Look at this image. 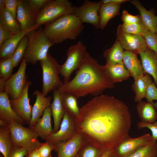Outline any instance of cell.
I'll return each mask as SVG.
<instances>
[{"mask_svg":"<svg viewBox=\"0 0 157 157\" xmlns=\"http://www.w3.org/2000/svg\"><path fill=\"white\" fill-rule=\"evenodd\" d=\"M0 120L9 124L16 122L23 125L26 124L12 108L9 96L5 92H0Z\"/></svg>","mask_w":157,"mask_h":157,"instance_id":"obj_18","label":"cell"},{"mask_svg":"<svg viewBox=\"0 0 157 157\" xmlns=\"http://www.w3.org/2000/svg\"><path fill=\"white\" fill-rule=\"evenodd\" d=\"M19 0H5V8L16 20V15Z\"/></svg>","mask_w":157,"mask_h":157,"instance_id":"obj_44","label":"cell"},{"mask_svg":"<svg viewBox=\"0 0 157 157\" xmlns=\"http://www.w3.org/2000/svg\"><path fill=\"white\" fill-rule=\"evenodd\" d=\"M16 19L22 31L30 30L37 24L35 22V17L30 10L27 0H18Z\"/></svg>","mask_w":157,"mask_h":157,"instance_id":"obj_17","label":"cell"},{"mask_svg":"<svg viewBox=\"0 0 157 157\" xmlns=\"http://www.w3.org/2000/svg\"><path fill=\"white\" fill-rule=\"evenodd\" d=\"M5 8V0H0V10Z\"/></svg>","mask_w":157,"mask_h":157,"instance_id":"obj_50","label":"cell"},{"mask_svg":"<svg viewBox=\"0 0 157 157\" xmlns=\"http://www.w3.org/2000/svg\"><path fill=\"white\" fill-rule=\"evenodd\" d=\"M28 41L23 59L33 65L46 59L49 48L54 44L46 37L41 26L28 34Z\"/></svg>","mask_w":157,"mask_h":157,"instance_id":"obj_4","label":"cell"},{"mask_svg":"<svg viewBox=\"0 0 157 157\" xmlns=\"http://www.w3.org/2000/svg\"><path fill=\"white\" fill-rule=\"evenodd\" d=\"M103 67L106 75L113 84L126 80L131 76L123 62L116 64L106 63Z\"/></svg>","mask_w":157,"mask_h":157,"instance_id":"obj_23","label":"cell"},{"mask_svg":"<svg viewBox=\"0 0 157 157\" xmlns=\"http://www.w3.org/2000/svg\"><path fill=\"white\" fill-rule=\"evenodd\" d=\"M124 51L119 42L116 39L111 47L105 50L103 53V55L106 63L116 64L123 62Z\"/></svg>","mask_w":157,"mask_h":157,"instance_id":"obj_29","label":"cell"},{"mask_svg":"<svg viewBox=\"0 0 157 157\" xmlns=\"http://www.w3.org/2000/svg\"><path fill=\"white\" fill-rule=\"evenodd\" d=\"M31 84L30 81H27L20 96L17 98L10 99L13 109L26 124L28 125L31 118L32 107L30 104L28 94V89Z\"/></svg>","mask_w":157,"mask_h":157,"instance_id":"obj_14","label":"cell"},{"mask_svg":"<svg viewBox=\"0 0 157 157\" xmlns=\"http://www.w3.org/2000/svg\"><path fill=\"white\" fill-rule=\"evenodd\" d=\"M36 96L35 102L32 107L31 118L29 124L31 128L38 120L43 115L44 111L48 107L50 106L51 101L52 99L51 96H45L42 92L36 90L33 92Z\"/></svg>","mask_w":157,"mask_h":157,"instance_id":"obj_19","label":"cell"},{"mask_svg":"<svg viewBox=\"0 0 157 157\" xmlns=\"http://www.w3.org/2000/svg\"><path fill=\"white\" fill-rule=\"evenodd\" d=\"M87 52L86 47L81 41L70 46L67 51V59L61 65L60 74L63 78V83L70 81L71 75L80 67Z\"/></svg>","mask_w":157,"mask_h":157,"instance_id":"obj_8","label":"cell"},{"mask_svg":"<svg viewBox=\"0 0 157 157\" xmlns=\"http://www.w3.org/2000/svg\"><path fill=\"white\" fill-rule=\"evenodd\" d=\"M27 63L23 59L17 72L12 74L4 83L0 92H5L11 99L18 98L22 94L27 81L26 70Z\"/></svg>","mask_w":157,"mask_h":157,"instance_id":"obj_9","label":"cell"},{"mask_svg":"<svg viewBox=\"0 0 157 157\" xmlns=\"http://www.w3.org/2000/svg\"><path fill=\"white\" fill-rule=\"evenodd\" d=\"M122 29L129 34L143 36L149 31L141 22L131 24H122L119 25Z\"/></svg>","mask_w":157,"mask_h":157,"instance_id":"obj_35","label":"cell"},{"mask_svg":"<svg viewBox=\"0 0 157 157\" xmlns=\"http://www.w3.org/2000/svg\"><path fill=\"white\" fill-rule=\"evenodd\" d=\"M14 66L11 58L0 61V80L5 82L11 75Z\"/></svg>","mask_w":157,"mask_h":157,"instance_id":"obj_37","label":"cell"},{"mask_svg":"<svg viewBox=\"0 0 157 157\" xmlns=\"http://www.w3.org/2000/svg\"><path fill=\"white\" fill-rule=\"evenodd\" d=\"M128 157H157V142L151 139L146 145L138 148Z\"/></svg>","mask_w":157,"mask_h":157,"instance_id":"obj_33","label":"cell"},{"mask_svg":"<svg viewBox=\"0 0 157 157\" xmlns=\"http://www.w3.org/2000/svg\"><path fill=\"white\" fill-rule=\"evenodd\" d=\"M139 54L145 74L152 76L157 87V54L148 48L140 51Z\"/></svg>","mask_w":157,"mask_h":157,"instance_id":"obj_21","label":"cell"},{"mask_svg":"<svg viewBox=\"0 0 157 157\" xmlns=\"http://www.w3.org/2000/svg\"><path fill=\"white\" fill-rule=\"evenodd\" d=\"M30 10L35 17L49 0H27Z\"/></svg>","mask_w":157,"mask_h":157,"instance_id":"obj_39","label":"cell"},{"mask_svg":"<svg viewBox=\"0 0 157 157\" xmlns=\"http://www.w3.org/2000/svg\"><path fill=\"white\" fill-rule=\"evenodd\" d=\"M114 88V84L106 75L103 65L87 52L74 77L64 83L58 90L61 93L71 94L78 99L88 94L97 97L107 89Z\"/></svg>","mask_w":157,"mask_h":157,"instance_id":"obj_2","label":"cell"},{"mask_svg":"<svg viewBox=\"0 0 157 157\" xmlns=\"http://www.w3.org/2000/svg\"><path fill=\"white\" fill-rule=\"evenodd\" d=\"M123 62L131 76L134 80L145 74L140 61L138 59L137 55L125 51Z\"/></svg>","mask_w":157,"mask_h":157,"instance_id":"obj_24","label":"cell"},{"mask_svg":"<svg viewBox=\"0 0 157 157\" xmlns=\"http://www.w3.org/2000/svg\"><path fill=\"white\" fill-rule=\"evenodd\" d=\"M26 157H41V156L38 152V149H37L27 154Z\"/></svg>","mask_w":157,"mask_h":157,"instance_id":"obj_48","label":"cell"},{"mask_svg":"<svg viewBox=\"0 0 157 157\" xmlns=\"http://www.w3.org/2000/svg\"><path fill=\"white\" fill-rule=\"evenodd\" d=\"M76 157H79L78 154H77V155L76 156Z\"/></svg>","mask_w":157,"mask_h":157,"instance_id":"obj_53","label":"cell"},{"mask_svg":"<svg viewBox=\"0 0 157 157\" xmlns=\"http://www.w3.org/2000/svg\"><path fill=\"white\" fill-rule=\"evenodd\" d=\"M130 0H103L101 1L102 3H111L115 4H120Z\"/></svg>","mask_w":157,"mask_h":157,"instance_id":"obj_47","label":"cell"},{"mask_svg":"<svg viewBox=\"0 0 157 157\" xmlns=\"http://www.w3.org/2000/svg\"><path fill=\"white\" fill-rule=\"evenodd\" d=\"M63 104L65 110L75 118L79 114L80 108L77 103V97L69 93H61Z\"/></svg>","mask_w":157,"mask_h":157,"instance_id":"obj_32","label":"cell"},{"mask_svg":"<svg viewBox=\"0 0 157 157\" xmlns=\"http://www.w3.org/2000/svg\"><path fill=\"white\" fill-rule=\"evenodd\" d=\"M74 119L65 111L59 130L49 136L46 141L55 144L72 138L76 133Z\"/></svg>","mask_w":157,"mask_h":157,"instance_id":"obj_15","label":"cell"},{"mask_svg":"<svg viewBox=\"0 0 157 157\" xmlns=\"http://www.w3.org/2000/svg\"><path fill=\"white\" fill-rule=\"evenodd\" d=\"M40 62L42 72V92L47 96L50 92L58 89L64 83L59 76L61 65L49 53L46 59Z\"/></svg>","mask_w":157,"mask_h":157,"instance_id":"obj_6","label":"cell"},{"mask_svg":"<svg viewBox=\"0 0 157 157\" xmlns=\"http://www.w3.org/2000/svg\"><path fill=\"white\" fill-rule=\"evenodd\" d=\"M112 151L108 150L105 151L101 157H108L112 154Z\"/></svg>","mask_w":157,"mask_h":157,"instance_id":"obj_49","label":"cell"},{"mask_svg":"<svg viewBox=\"0 0 157 157\" xmlns=\"http://www.w3.org/2000/svg\"><path fill=\"white\" fill-rule=\"evenodd\" d=\"M140 12L142 23L149 31L157 34V15L153 11L147 10L138 1L130 0Z\"/></svg>","mask_w":157,"mask_h":157,"instance_id":"obj_25","label":"cell"},{"mask_svg":"<svg viewBox=\"0 0 157 157\" xmlns=\"http://www.w3.org/2000/svg\"><path fill=\"white\" fill-rule=\"evenodd\" d=\"M147 102L152 103L154 100H157V87L152 82L148 86L145 94V97Z\"/></svg>","mask_w":157,"mask_h":157,"instance_id":"obj_43","label":"cell"},{"mask_svg":"<svg viewBox=\"0 0 157 157\" xmlns=\"http://www.w3.org/2000/svg\"><path fill=\"white\" fill-rule=\"evenodd\" d=\"M152 104L155 108L156 110H157V101L155 103L153 102L152 103Z\"/></svg>","mask_w":157,"mask_h":157,"instance_id":"obj_51","label":"cell"},{"mask_svg":"<svg viewBox=\"0 0 157 157\" xmlns=\"http://www.w3.org/2000/svg\"><path fill=\"white\" fill-rule=\"evenodd\" d=\"M136 109L141 121L151 123L157 119V113L152 103L141 101L138 102Z\"/></svg>","mask_w":157,"mask_h":157,"instance_id":"obj_27","label":"cell"},{"mask_svg":"<svg viewBox=\"0 0 157 157\" xmlns=\"http://www.w3.org/2000/svg\"><path fill=\"white\" fill-rule=\"evenodd\" d=\"M9 126L14 146L25 149L28 154L38 149L41 145L38 136L31 128L16 122L9 123Z\"/></svg>","mask_w":157,"mask_h":157,"instance_id":"obj_7","label":"cell"},{"mask_svg":"<svg viewBox=\"0 0 157 157\" xmlns=\"http://www.w3.org/2000/svg\"><path fill=\"white\" fill-rule=\"evenodd\" d=\"M73 6L68 0H49L35 16V23L47 25L62 16L72 14Z\"/></svg>","mask_w":157,"mask_h":157,"instance_id":"obj_5","label":"cell"},{"mask_svg":"<svg viewBox=\"0 0 157 157\" xmlns=\"http://www.w3.org/2000/svg\"><path fill=\"white\" fill-rule=\"evenodd\" d=\"M143 37L147 48L157 54V34L149 31Z\"/></svg>","mask_w":157,"mask_h":157,"instance_id":"obj_38","label":"cell"},{"mask_svg":"<svg viewBox=\"0 0 157 157\" xmlns=\"http://www.w3.org/2000/svg\"><path fill=\"white\" fill-rule=\"evenodd\" d=\"M28 41V37L27 34L21 40L11 58L13 62L14 67H17L22 60L27 47Z\"/></svg>","mask_w":157,"mask_h":157,"instance_id":"obj_34","label":"cell"},{"mask_svg":"<svg viewBox=\"0 0 157 157\" xmlns=\"http://www.w3.org/2000/svg\"><path fill=\"white\" fill-rule=\"evenodd\" d=\"M53 92V100L50 107L53 119V133H56L59 129L65 110L62 102L61 92L58 89Z\"/></svg>","mask_w":157,"mask_h":157,"instance_id":"obj_22","label":"cell"},{"mask_svg":"<svg viewBox=\"0 0 157 157\" xmlns=\"http://www.w3.org/2000/svg\"><path fill=\"white\" fill-rule=\"evenodd\" d=\"M13 34L3 28L0 26V46L6 40L12 37Z\"/></svg>","mask_w":157,"mask_h":157,"instance_id":"obj_46","label":"cell"},{"mask_svg":"<svg viewBox=\"0 0 157 157\" xmlns=\"http://www.w3.org/2000/svg\"><path fill=\"white\" fill-rule=\"evenodd\" d=\"M121 19L123 24H131L141 22L140 15H135L129 14L126 10L122 12Z\"/></svg>","mask_w":157,"mask_h":157,"instance_id":"obj_42","label":"cell"},{"mask_svg":"<svg viewBox=\"0 0 157 157\" xmlns=\"http://www.w3.org/2000/svg\"><path fill=\"white\" fill-rule=\"evenodd\" d=\"M105 151L87 143L79 151V157H101Z\"/></svg>","mask_w":157,"mask_h":157,"instance_id":"obj_36","label":"cell"},{"mask_svg":"<svg viewBox=\"0 0 157 157\" xmlns=\"http://www.w3.org/2000/svg\"><path fill=\"white\" fill-rule=\"evenodd\" d=\"M41 25L37 24L32 29L27 31H22L6 40L0 46V60L11 58L22 38L30 32L38 29Z\"/></svg>","mask_w":157,"mask_h":157,"instance_id":"obj_16","label":"cell"},{"mask_svg":"<svg viewBox=\"0 0 157 157\" xmlns=\"http://www.w3.org/2000/svg\"><path fill=\"white\" fill-rule=\"evenodd\" d=\"M74 121L76 132L104 151H112L129 136L131 124L127 106L106 94L95 97L83 105Z\"/></svg>","mask_w":157,"mask_h":157,"instance_id":"obj_1","label":"cell"},{"mask_svg":"<svg viewBox=\"0 0 157 157\" xmlns=\"http://www.w3.org/2000/svg\"><path fill=\"white\" fill-rule=\"evenodd\" d=\"M13 145L9 124L0 127V151L4 157H8Z\"/></svg>","mask_w":157,"mask_h":157,"instance_id":"obj_30","label":"cell"},{"mask_svg":"<svg viewBox=\"0 0 157 157\" xmlns=\"http://www.w3.org/2000/svg\"><path fill=\"white\" fill-rule=\"evenodd\" d=\"M51 113L50 106L47 108L42 116L31 128L39 137L46 141L48 137L53 133L51 124Z\"/></svg>","mask_w":157,"mask_h":157,"instance_id":"obj_20","label":"cell"},{"mask_svg":"<svg viewBox=\"0 0 157 157\" xmlns=\"http://www.w3.org/2000/svg\"><path fill=\"white\" fill-rule=\"evenodd\" d=\"M0 26L13 34L18 33L22 31L16 20L5 8L0 10Z\"/></svg>","mask_w":157,"mask_h":157,"instance_id":"obj_31","label":"cell"},{"mask_svg":"<svg viewBox=\"0 0 157 157\" xmlns=\"http://www.w3.org/2000/svg\"><path fill=\"white\" fill-rule=\"evenodd\" d=\"M151 76L145 73L134 80L132 85V89L135 94L134 100L139 102L145 97L147 89L152 82Z\"/></svg>","mask_w":157,"mask_h":157,"instance_id":"obj_28","label":"cell"},{"mask_svg":"<svg viewBox=\"0 0 157 157\" xmlns=\"http://www.w3.org/2000/svg\"><path fill=\"white\" fill-rule=\"evenodd\" d=\"M102 3L101 1L94 2L84 0L80 6H73L72 14L83 23L90 24L95 28H99V12Z\"/></svg>","mask_w":157,"mask_h":157,"instance_id":"obj_10","label":"cell"},{"mask_svg":"<svg viewBox=\"0 0 157 157\" xmlns=\"http://www.w3.org/2000/svg\"><path fill=\"white\" fill-rule=\"evenodd\" d=\"M121 5L111 3H102L99 12V28L104 29L110 19L119 14Z\"/></svg>","mask_w":157,"mask_h":157,"instance_id":"obj_26","label":"cell"},{"mask_svg":"<svg viewBox=\"0 0 157 157\" xmlns=\"http://www.w3.org/2000/svg\"><path fill=\"white\" fill-rule=\"evenodd\" d=\"M54 144L48 141L41 143L38 149L41 157H52L51 151L54 148Z\"/></svg>","mask_w":157,"mask_h":157,"instance_id":"obj_41","label":"cell"},{"mask_svg":"<svg viewBox=\"0 0 157 157\" xmlns=\"http://www.w3.org/2000/svg\"><path fill=\"white\" fill-rule=\"evenodd\" d=\"M108 157H117L115 156V155H114L112 153V154Z\"/></svg>","mask_w":157,"mask_h":157,"instance_id":"obj_52","label":"cell"},{"mask_svg":"<svg viewBox=\"0 0 157 157\" xmlns=\"http://www.w3.org/2000/svg\"><path fill=\"white\" fill-rule=\"evenodd\" d=\"M28 154L26 150L22 147L13 146L8 157H24Z\"/></svg>","mask_w":157,"mask_h":157,"instance_id":"obj_45","label":"cell"},{"mask_svg":"<svg viewBox=\"0 0 157 157\" xmlns=\"http://www.w3.org/2000/svg\"><path fill=\"white\" fill-rule=\"evenodd\" d=\"M116 39L125 51L137 55L147 48L143 36L127 33L122 29L120 25L117 28Z\"/></svg>","mask_w":157,"mask_h":157,"instance_id":"obj_13","label":"cell"},{"mask_svg":"<svg viewBox=\"0 0 157 157\" xmlns=\"http://www.w3.org/2000/svg\"><path fill=\"white\" fill-rule=\"evenodd\" d=\"M88 142L81 134L77 133L71 139L54 144L53 150L57 157H76Z\"/></svg>","mask_w":157,"mask_h":157,"instance_id":"obj_11","label":"cell"},{"mask_svg":"<svg viewBox=\"0 0 157 157\" xmlns=\"http://www.w3.org/2000/svg\"><path fill=\"white\" fill-rule=\"evenodd\" d=\"M137 127L139 129L147 128L151 131L152 135L151 139L154 141L157 140V122L156 121L150 123L140 121L137 124Z\"/></svg>","mask_w":157,"mask_h":157,"instance_id":"obj_40","label":"cell"},{"mask_svg":"<svg viewBox=\"0 0 157 157\" xmlns=\"http://www.w3.org/2000/svg\"><path fill=\"white\" fill-rule=\"evenodd\" d=\"M151 138L149 133L136 138L129 135L112 151V153L117 157H128L138 148L147 144Z\"/></svg>","mask_w":157,"mask_h":157,"instance_id":"obj_12","label":"cell"},{"mask_svg":"<svg viewBox=\"0 0 157 157\" xmlns=\"http://www.w3.org/2000/svg\"><path fill=\"white\" fill-rule=\"evenodd\" d=\"M84 28L83 23L72 14L62 16L45 26L43 31L47 38L53 44L69 39L75 40Z\"/></svg>","mask_w":157,"mask_h":157,"instance_id":"obj_3","label":"cell"}]
</instances>
